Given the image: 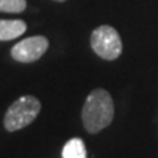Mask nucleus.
<instances>
[{
	"label": "nucleus",
	"instance_id": "obj_7",
	"mask_svg": "<svg viewBox=\"0 0 158 158\" xmlns=\"http://www.w3.org/2000/svg\"><path fill=\"white\" fill-rule=\"evenodd\" d=\"M27 9V0H0V12L21 13Z\"/></svg>",
	"mask_w": 158,
	"mask_h": 158
},
{
	"label": "nucleus",
	"instance_id": "obj_4",
	"mask_svg": "<svg viewBox=\"0 0 158 158\" xmlns=\"http://www.w3.org/2000/svg\"><path fill=\"white\" fill-rule=\"evenodd\" d=\"M48 48V40L43 35H34L19 41L12 47L10 54L13 60L21 63H32L44 56Z\"/></svg>",
	"mask_w": 158,
	"mask_h": 158
},
{
	"label": "nucleus",
	"instance_id": "obj_6",
	"mask_svg": "<svg viewBox=\"0 0 158 158\" xmlns=\"http://www.w3.org/2000/svg\"><path fill=\"white\" fill-rule=\"evenodd\" d=\"M62 158H86V147L81 138L69 139L62 149Z\"/></svg>",
	"mask_w": 158,
	"mask_h": 158
},
{
	"label": "nucleus",
	"instance_id": "obj_2",
	"mask_svg": "<svg viewBox=\"0 0 158 158\" xmlns=\"http://www.w3.org/2000/svg\"><path fill=\"white\" fill-rule=\"evenodd\" d=\"M41 110V102L32 95H23L9 106L5 114V129L7 132H16L27 127L34 122Z\"/></svg>",
	"mask_w": 158,
	"mask_h": 158
},
{
	"label": "nucleus",
	"instance_id": "obj_5",
	"mask_svg": "<svg viewBox=\"0 0 158 158\" xmlns=\"http://www.w3.org/2000/svg\"><path fill=\"white\" fill-rule=\"evenodd\" d=\"M27 31L22 19H0V41H9L21 37Z\"/></svg>",
	"mask_w": 158,
	"mask_h": 158
},
{
	"label": "nucleus",
	"instance_id": "obj_1",
	"mask_svg": "<svg viewBox=\"0 0 158 158\" xmlns=\"http://www.w3.org/2000/svg\"><path fill=\"white\" fill-rule=\"evenodd\" d=\"M114 118V102L110 92L97 88L89 92L82 107V123L88 133H98Z\"/></svg>",
	"mask_w": 158,
	"mask_h": 158
},
{
	"label": "nucleus",
	"instance_id": "obj_3",
	"mask_svg": "<svg viewBox=\"0 0 158 158\" xmlns=\"http://www.w3.org/2000/svg\"><path fill=\"white\" fill-rule=\"evenodd\" d=\"M91 48L98 57L111 62L122 54L123 43L118 32L113 27L101 25L94 29L91 34Z\"/></svg>",
	"mask_w": 158,
	"mask_h": 158
},
{
	"label": "nucleus",
	"instance_id": "obj_8",
	"mask_svg": "<svg viewBox=\"0 0 158 158\" xmlns=\"http://www.w3.org/2000/svg\"><path fill=\"white\" fill-rule=\"evenodd\" d=\"M54 2H60L62 3V2H66V0H54Z\"/></svg>",
	"mask_w": 158,
	"mask_h": 158
}]
</instances>
